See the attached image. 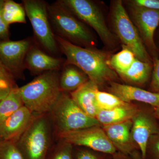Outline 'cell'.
Wrapping results in <instances>:
<instances>
[{
	"label": "cell",
	"mask_w": 159,
	"mask_h": 159,
	"mask_svg": "<svg viewBox=\"0 0 159 159\" xmlns=\"http://www.w3.org/2000/svg\"><path fill=\"white\" fill-rule=\"evenodd\" d=\"M55 38L61 53L66 57L65 64L79 68L99 87L116 79V72L110 66L108 54L93 48L76 45L56 35Z\"/></svg>",
	"instance_id": "cell-1"
},
{
	"label": "cell",
	"mask_w": 159,
	"mask_h": 159,
	"mask_svg": "<svg viewBox=\"0 0 159 159\" xmlns=\"http://www.w3.org/2000/svg\"><path fill=\"white\" fill-rule=\"evenodd\" d=\"M61 70L48 71L19 87L24 105L35 115L50 112L62 94L59 84Z\"/></svg>",
	"instance_id": "cell-2"
},
{
	"label": "cell",
	"mask_w": 159,
	"mask_h": 159,
	"mask_svg": "<svg viewBox=\"0 0 159 159\" xmlns=\"http://www.w3.org/2000/svg\"><path fill=\"white\" fill-rule=\"evenodd\" d=\"M48 12L54 34L76 45L93 48L96 40L84 23L60 1L48 4Z\"/></svg>",
	"instance_id": "cell-3"
},
{
	"label": "cell",
	"mask_w": 159,
	"mask_h": 159,
	"mask_svg": "<svg viewBox=\"0 0 159 159\" xmlns=\"http://www.w3.org/2000/svg\"><path fill=\"white\" fill-rule=\"evenodd\" d=\"M22 4L32 26L34 42L48 54L60 57L61 52L49 20L48 4L43 0H23Z\"/></svg>",
	"instance_id": "cell-4"
},
{
	"label": "cell",
	"mask_w": 159,
	"mask_h": 159,
	"mask_svg": "<svg viewBox=\"0 0 159 159\" xmlns=\"http://www.w3.org/2000/svg\"><path fill=\"white\" fill-rule=\"evenodd\" d=\"M49 113L57 134L101 125L97 119L86 115L67 93L62 92Z\"/></svg>",
	"instance_id": "cell-5"
},
{
	"label": "cell",
	"mask_w": 159,
	"mask_h": 159,
	"mask_svg": "<svg viewBox=\"0 0 159 159\" xmlns=\"http://www.w3.org/2000/svg\"><path fill=\"white\" fill-rule=\"evenodd\" d=\"M111 18L114 30L123 46L132 51L137 59L152 63L138 29L129 16L122 1L114 2Z\"/></svg>",
	"instance_id": "cell-6"
},
{
	"label": "cell",
	"mask_w": 159,
	"mask_h": 159,
	"mask_svg": "<svg viewBox=\"0 0 159 159\" xmlns=\"http://www.w3.org/2000/svg\"><path fill=\"white\" fill-rule=\"evenodd\" d=\"M45 115H35L16 144L25 159H46L50 147V130Z\"/></svg>",
	"instance_id": "cell-7"
},
{
	"label": "cell",
	"mask_w": 159,
	"mask_h": 159,
	"mask_svg": "<svg viewBox=\"0 0 159 159\" xmlns=\"http://www.w3.org/2000/svg\"><path fill=\"white\" fill-rule=\"evenodd\" d=\"M80 20L97 32L106 45H114L115 39L98 6L89 0H59Z\"/></svg>",
	"instance_id": "cell-8"
},
{
	"label": "cell",
	"mask_w": 159,
	"mask_h": 159,
	"mask_svg": "<svg viewBox=\"0 0 159 159\" xmlns=\"http://www.w3.org/2000/svg\"><path fill=\"white\" fill-rule=\"evenodd\" d=\"M100 125H96L79 130L57 134L61 142L73 146L86 147L89 149L113 155L117 153L105 132Z\"/></svg>",
	"instance_id": "cell-9"
},
{
	"label": "cell",
	"mask_w": 159,
	"mask_h": 159,
	"mask_svg": "<svg viewBox=\"0 0 159 159\" xmlns=\"http://www.w3.org/2000/svg\"><path fill=\"white\" fill-rule=\"evenodd\" d=\"M34 43V39L30 38L20 40L9 39L0 42V61L15 79H25V59L29 49Z\"/></svg>",
	"instance_id": "cell-10"
},
{
	"label": "cell",
	"mask_w": 159,
	"mask_h": 159,
	"mask_svg": "<svg viewBox=\"0 0 159 159\" xmlns=\"http://www.w3.org/2000/svg\"><path fill=\"white\" fill-rule=\"evenodd\" d=\"M132 17L140 35L152 51L156 50L155 31L159 25V11L132 5Z\"/></svg>",
	"instance_id": "cell-11"
},
{
	"label": "cell",
	"mask_w": 159,
	"mask_h": 159,
	"mask_svg": "<svg viewBox=\"0 0 159 159\" xmlns=\"http://www.w3.org/2000/svg\"><path fill=\"white\" fill-rule=\"evenodd\" d=\"M66 59L50 55L43 51L36 43L29 49L25 59V68L33 75L54 70H61Z\"/></svg>",
	"instance_id": "cell-12"
},
{
	"label": "cell",
	"mask_w": 159,
	"mask_h": 159,
	"mask_svg": "<svg viewBox=\"0 0 159 159\" xmlns=\"http://www.w3.org/2000/svg\"><path fill=\"white\" fill-rule=\"evenodd\" d=\"M35 114L24 106L0 124V139L17 142L34 118Z\"/></svg>",
	"instance_id": "cell-13"
},
{
	"label": "cell",
	"mask_w": 159,
	"mask_h": 159,
	"mask_svg": "<svg viewBox=\"0 0 159 159\" xmlns=\"http://www.w3.org/2000/svg\"><path fill=\"white\" fill-rule=\"evenodd\" d=\"M132 122V138L144 159L149 139L153 135L159 134V129L152 117L140 110L133 118Z\"/></svg>",
	"instance_id": "cell-14"
},
{
	"label": "cell",
	"mask_w": 159,
	"mask_h": 159,
	"mask_svg": "<svg viewBox=\"0 0 159 159\" xmlns=\"http://www.w3.org/2000/svg\"><path fill=\"white\" fill-rule=\"evenodd\" d=\"M132 119L125 122L102 126L106 134L119 152L129 156L135 151L137 146L131 136Z\"/></svg>",
	"instance_id": "cell-15"
},
{
	"label": "cell",
	"mask_w": 159,
	"mask_h": 159,
	"mask_svg": "<svg viewBox=\"0 0 159 159\" xmlns=\"http://www.w3.org/2000/svg\"><path fill=\"white\" fill-rule=\"evenodd\" d=\"M108 89L110 93L127 103L134 101L147 103L154 107L159 105V94L157 93L114 81L110 82Z\"/></svg>",
	"instance_id": "cell-16"
},
{
	"label": "cell",
	"mask_w": 159,
	"mask_h": 159,
	"mask_svg": "<svg viewBox=\"0 0 159 159\" xmlns=\"http://www.w3.org/2000/svg\"><path fill=\"white\" fill-rule=\"evenodd\" d=\"M99 86L89 80L82 86L70 93V97L80 108L89 116L96 119L98 109L96 96Z\"/></svg>",
	"instance_id": "cell-17"
},
{
	"label": "cell",
	"mask_w": 159,
	"mask_h": 159,
	"mask_svg": "<svg viewBox=\"0 0 159 159\" xmlns=\"http://www.w3.org/2000/svg\"><path fill=\"white\" fill-rule=\"evenodd\" d=\"M140 110L136 106L128 103L107 111H98L96 119L102 126L113 125L132 120Z\"/></svg>",
	"instance_id": "cell-18"
},
{
	"label": "cell",
	"mask_w": 159,
	"mask_h": 159,
	"mask_svg": "<svg viewBox=\"0 0 159 159\" xmlns=\"http://www.w3.org/2000/svg\"><path fill=\"white\" fill-rule=\"evenodd\" d=\"M89 80L87 75L79 68L65 64L60 71V87L63 93H71L82 86Z\"/></svg>",
	"instance_id": "cell-19"
},
{
	"label": "cell",
	"mask_w": 159,
	"mask_h": 159,
	"mask_svg": "<svg viewBox=\"0 0 159 159\" xmlns=\"http://www.w3.org/2000/svg\"><path fill=\"white\" fill-rule=\"evenodd\" d=\"M152 70V63L144 62L136 58L130 67L119 75L126 82L142 85L148 81Z\"/></svg>",
	"instance_id": "cell-20"
},
{
	"label": "cell",
	"mask_w": 159,
	"mask_h": 159,
	"mask_svg": "<svg viewBox=\"0 0 159 159\" xmlns=\"http://www.w3.org/2000/svg\"><path fill=\"white\" fill-rule=\"evenodd\" d=\"M24 106L19 89L17 86L0 101V124Z\"/></svg>",
	"instance_id": "cell-21"
},
{
	"label": "cell",
	"mask_w": 159,
	"mask_h": 159,
	"mask_svg": "<svg viewBox=\"0 0 159 159\" xmlns=\"http://www.w3.org/2000/svg\"><path fill=\"white\" fill-rule=\"evenodd\" d=\"M2 15L5 22L9 26L14 23L26 24V13L22 4L12 0H4Z\"/></svg>",
	"instance_id": "cell-22"
},
{
	"label": "cell",
	"mask_w": 159,
	"mask_h": 159,
	"mask_svg": "<svg viewBox=\"0 0 159 159\" xmlns=\"http://www.w3.org/2000/svg\"><path fill=\"white\" fill-rule=\"evenodd\" d=\"M136 58L132 51L122 46L121 51L110 57V66L119 75L127 70Z\"/></svg>",
	"instance_id": "cell-23"
},
{
	"label": "cell",
	"mask_w": 159,
	"mask_h": 159,
	"mask_svg": "<svg viewBox=\"0 0 159 159\" xmlns=\"http://www.w3.org/2000/svg\"><path fill=\"white\" fill-rule=\"evenodd\" d=\"M96 105L98 111H107L127 104L114 94L98 90L96 93Z\"/></svg>",
	"instance_id": "cell-24"
},
{
	"label": "cell",
	"mask_w": 159,
	"mask_h": 159,
	"mask_svg": "<svg viewBox=\"0 0 159 159\" xmlns=\"http://www.w3.org/2000/svg\"><path fill=\"white\" fill-rule=\"evenodd\" d=\"M15 78L0 61V101L15 87Z\"/></svg>",
	"instance_id": "cell-25"
},
{
	"label": "cell",
	"mask_w": 159,
	"mask_h": 159,
	"mask_svg": "<svg viewBox=\"0 0 159 159\" xmlns=\"http://www.w3.org/2000/svg\"><path fill=\"white\" fill-rule=\"evenodd\" d=\"M0 159H25L16 142L0 139Z\"/></svg>",
	"instance_id": "cell-26"
},
{
	"label": "cell",
	"mask_w": 159,
	"mask_h": 159,
	"mask_svg": "<svg viewBox=\"0 0 159 159\" xmlns=\"http://www.w3.org/2000/svg\"><path fill=\"white\" fill-rule=\"evenodd\" d=\"M61 142L53 149L49 150L46 159H74V146L66 142Z\"/></svg>",
	"instance_id": "cell-27"
},
{
	"label": "cell",
	"mask_w": 159,
	"mask_h": 159,
	"mask_svg": "<svg viewBox=\"0 0 159 159\" xmlns=\"http://www.w3.org/2000/svg\"><path fill=\"white\" fill-rule=\"evenodd\" d=\"M74 159H112L113 155L90 149L78 148L73 152Z\"/></svg>",
	"instance_id": "cell-28"
},
{
	"label": "cell",
	"mask_w": 159,
	"mask_h": 159,
	"mask_svg": "<svg viewBox=\"0 0 159 159\" xmlns=\"http://www.w3.org/2000/svg\"><path fill=\"white\" fill-rule=\"evenodd\" d=\"M144 159H159V134L151 137Z\"/></svg>",
	"instance_id": "cell-29"
},
{
	"label": "cell",
	"mask_w": 159,
	"mask_h": 159,
	"mask_svg": "<svg viewBox=\"0 0 159 159\" xmlns=\"http://www.w3.org/2000/svg\"><path fill=\"white\" fill-rule=\"evenodd\" d=\"M150 89L152 92L159 94V59L157 58L154 59L153 71Z\"/></svg>",
	"instance_id": "cell-30"
},
{
	"label": "cell",
	"mask_w": 159,
	"mask_h": 159,
	"mask_svg": "<svg viewBox=\"0 0 159 159\" xmlns=\"http://www.w3.org/2000/svg\"><path fill=\"white\" fill-rule=\"evenodd\" d=\"M4 0H0V42L9 40V26L8 25L2 15V8Z\"/></svg>",
	"instance_id": "cell-31"
},
{
	"label": "cell",
	"mask_w": 159,
	"mask_h": 159,
	"mask_svg": "<svg viewBox=\"0 0 159 159\" xmlns=\"http://www.w3.org/2000/svg\"><path fill=\"white\" fill-rule=\"evenodd\" d=\"M132 5L159 11V0H134Z\"/></svg>",
	"instance_id": "cell-32"
},
{
	"label": "cell",
	"mask_w": 159,
	"mask_h": 159,
	"mask_svg": "<svg viewBox=\"0 0 159 159\" xmlns=\"http://www.w3.org/2000/svg\"><path fill=\"white\" fill-rule=\"evenodd\" d=\"M112 159H133L129 156H126L120 152H117L113 155Z\"/></svg>",
	"instance_id": "cell-33"
},
{
	"label": "cell",
	"mask_w": 159,
	"mask_h": 159,
	"mask_svg": "<svg viewBox=\"0 0 159 159\" xmlns=\"http://www.w3.org/2000/svg\"><path fill=\"white\" fill-rule=\"evenodd\" d=\"M130 156L133 159H142L141 153L139 152L137 150L134 151Z\"/></svg>",
	"instance_id": "cell-34"
},
{
	"label": "cell",
	"mask_w": 159,
	"mask_h": 159,
	"mask_svg": "<svg viewBox=\"0 0 159 159\" xmlns=\"http://www.w3.org/2000/svg\"><path fill=\"white\" fill-rule=\"evenodd\" d=\"M154 108V115L157 118L159 119V105Z\"/></svg>",
	"instance_id": "cell-35"
}]
</instances>
